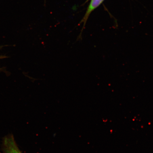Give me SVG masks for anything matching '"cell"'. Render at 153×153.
Wrapping results in <instances>:
<instances>
[{"label": "cell", "mask_w": 153, "mask_h": 153, "mask_svg": "<svg viewBox=\"0 0 153 153\" xmlns=\"http://www.w3.org/2000/svg\"><path fill=\"white\" fill-rule=\"evenodd\" d=\"M104 0H91V2L90 3L88 7L87 11L83 19L81 20V22L79 23V25L82 23L83 24V27L81 30V33L79 34L76 38V42L81 41L82 39V33L83 30L85 27L86 23H87L88 19L91 13L99 7L101 4L102 3Z\"/></svg>", "instance_id": "1"}, {"label": "cell", "mask_w": 153, "mask_h": 153, "mask_svg": "<svg viewBox=\"0 0 153 153\" xmlns=\"http://www.w3.org/2000/svg\"><path fill=\"white\" fill-rule=\"evenodd\" d=\"M2 150L4 153H22L19 149L12 134H9L3 138Z\"/></svg>", "instance_id": "2"}, {"label": "cell", "mask_w": 153, "mask_h": 153, "mask_svg": "<svg viewBox=\"0 0 153 153\" xmlns=\"http://www.w3.org/2000/svg\"></svg>", "instance_id": "4"}, {"label": "cell", "mask_w": 153, "mask_h": 153, "mask_svg": "<svg viewBox=\"0 0 153 153\" xmlns=\"http://www.w3.org/2000/svg\"><path fill=\"white\" fill-rule=\"evenodd\" d=\"M88 1H89V0H88Z\"/></svg>", "instance_id": "3"}]
</instances>
